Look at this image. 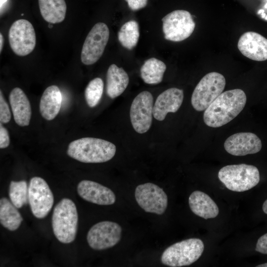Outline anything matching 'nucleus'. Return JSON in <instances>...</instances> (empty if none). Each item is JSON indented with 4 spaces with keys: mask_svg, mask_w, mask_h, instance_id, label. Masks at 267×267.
I'll use <instances>...</instances> for the list:
<instances>
[{
    "mask_svg": "<svg viewBox=\"0 0 267 267\" xmlns=\"http://www.w3.org/2000/svg\"><path fill=\"white\" fill-rule=\"evenodd\" d=\"M9 197L11 202L21 208L29 202L28 187L25 180L11 181L9 185Z\"/></svg>",
    "mask_w": 267,
    "mask_h": 267,
    "instance_id": "a878e982",
    "label": "nucleus"
},
{
    "mask_svg": "<svg viewBox=\"0 0 267 267\" xmlns=\"http://www.w3.org/2000/svg\"><path fill=\"white\" fill-rule=\"evenodd\" d=\"M184 97L183 90L172 88L162 92L157 97L153 108L154 118L160 121L165 119L168 113H175L180 108Z\"/></svg>",
    "mask_w": 267,
    "mask_h": 267,
    "instance_id": "f3484780",
    "label": "nucleus"
},
{
    "mask_svg": "<svg viewBox=\"0 0 267 267\" xmlns=\"http://www.w3.org/2000/svg\"><path fill=\"white\" fill-rule=\"evenodd\" d=\"M255 250L262 254H267V233L258 239Z\"/></svg>",
    "mask_w": 267,
    "mask_h": 267,
    "instance_id": "c756f323",
    "label": "nucleus"
},
{
    "mask_svg": "<svg viewBox=\"0 0 267 267\" xmlns=\"http://www.w3.org/2000/svg\"><path fill=\"white\" fill-rule=\"evenodd\" d=\"M77 192L84 200L99 205H112L116 201V196L110 189L91 180L81 181Z\"/></svg>",
    "mask_w": 267,
    "mask_h": 267,
    "instance_id": "dca6fc26",
    "label": "nucleus"
},
{
    "mask_svg": "<svg viewBox=\"0 0 267 267\" xmlns=\"http://www.w3.org/2000/svg\"><path fill=\"white\" fill-rule=\"evenodd\" d=\"M109 38L106 24L98 22L91 28L84 43L81 54L82 62L87 65L96 62L102 55Z\"/></svg>",
    "mask_w": 267,
    "mask_h": 267,
    "instance_id": "6e6552de",
    "label": "nucleus"
},
{
    "mask_svg": "<svg viewBox=\"0 0 267 267\" xmlns=\"http://www.w3.org/2000/svg\"><path fill=\"white\" fill-rule=\"evenodd\" d=\"M8 40L12 51L24 56L31 53L36 44V36L32 24L26 19L14 21L8 32Z\"/></svg>",
    "mask_w": 267,
    "mask_h": 267,
    "instance_id": "9d476101",
    "label": "nucleus"
},
{
    "mask_svg": "<svg viewBox=\"0 0 267 267\" xmlns=\"http://www.w3.org/2000/svg\"><path fill=\"white\" fill-rule=\"evenodd\" d=\"M153 97L148 91L139 93L133 100L130 111V119L134 130L144 134L150 128L152 122Z\"/></svg>",
    "mask_w": 267,
    "mask_h": 267,
    "instance_id": "ddd939ff",
    "label": "nucleus"
},
{
    "mask_svg": "<svg viewBox=\"0 0 267 267\" xmlns=\"http://www.w3.org/2000/svg\"><path fill=\"white\" fill-rule=\"evenodd\" d=\"M129 8L132 10H137L145 7L148 0H125Z\"/></svg>",
    "mask_w": 267,
    "mask_h": 267,
    "instance_id": "7c9ffc66",
    "label": "nucleus"
},
{
    "mask_svg": "<svg viewBox=\"0 0 267 267\" xmlns=\"http://www.w3.org/2000/svg\"><path fill=\"white\" fill-rule=\"evenodd\" d=\"M135 198L146 212L162 215L168 206V197L157 185L147 182L138 185L135 190Z\"/></svg>",
    "mask_w": 267,
    "mask_h": 267,
    "instance_id": "f8f14e48",
    "label": "nucleus"
},
{
    "mask_svg": "<svg viewBox=\"0 0 267 267\" xmlns=\"http://www.w3.org/2000/svg\"><path fill=\"white\" fill-rule=\"evenodd\" d=\"M247 97L241 89L222 92L205 110L203 120L210 127L222 126L234 119L243 109Z\"/></svg>",
    "mask_w": 267,
    "mask_h": 267,
    "instance_id": "f257e3e1",
    "label": "nucleus"
},
{
    "mask_svg": "<svg viewBox=\"0 0 267 267\" xmlns=\"http://www.w3.org/2000/svg\"><path fill=\"white\" fill-rule=\"evenodd\" d=\"M78 215L76 206L70 199L64 198L56 204L52 215L54 235L61 243L69 244L76 238Z\"/></svg>",
    "mask_w": 267,
    "mask_h": 267,
    "instance_id": "7ed1b4c3",
    "label": "nucleus"
},
{
    "mask_svg": "<svg viewBox=\"0 0 267 267\" xmlns=\"http://www.w3.org/2000/svg\"><path fill=\"white\" fill-rule=\"evenodd\" d=\"M41 14L51 24L62 22L65 19L67 6L65 0H38Z\"/></svg>",
    "mask_w": 267,
    "mask_h": 267,
    "instance_id": "4be33fe9",
    "label": "nucleus"
},
{
    "mask_svg": "<svg viewBox=\"0 0 267 267\" xmlns=\"http://www.w3.org/2000/svg\"><path fill=\"white\" fill-rule=\"evenodd\" d=\"M163 32L166 40L172 42L183 41L192 34L195 23L191 13L185 10H175L162 19Z\"/></svg>",
    "mask_w": 267,
    "mask_h": 267,
    "instance_id": "0eeeda50",
    "label": "nucleus"
},
{
    "mask_svg": "<svg viewBox=\"0 0 267 267\" xmlns=\"http://www.w3.org/2000/svg\"><path fill=\"white\" fill-rule=\"evenodd\" d=\"M262 209L264 212L267 215V199L264 202Z\"/></svg>",
    "mask_w": 267,
    "mask_h": 267,
    "instance_id": "473e14b6",
    "label": "nucleus"
},
{
    "mask_svg": "<svg viewBox=\"0 0 267 267\" xmlns=\"http://www.w3.org/2000/svg\"><path fill=\"white\" fill-rule=\"evenodd\" d=\"M11 119V113L7 102L5 101L2 91H0V121L1 123H7Z\"/></svg>",
    "mask_w": 267,
    "mask_h": 267,
    "instance_id": "cd10ccee",
    "label": "nucleus"
},
{
    "mask_svg": "<svg viewBox=\"0 0 267 267\" xmlns=\"http://www.w3.org/2000/svg\"><path fill=\"white\" fill-rule=\"evenodd\" d=\"M6 1V0H0V7H1V5Z\"/></svg>",
    "mask_w": 267,
    "mask_h": 267,
    "instance_id": "f704fd0d",
    "label": "nucleus"
},
{
    "mask_svg": "<svg viewBox=\"0 0 267 267\" xmlns=\"http://www.w3.org/2000/svg\"><path fill=\"white\" fill-rule=\"evenodd\" d=\"M116 151V146L110 141L95 137H83L71 142L67 153L81 162L99 163L111 160Z\"/></svg>",
    "mask_w": 267,
    "mask_h": 267,
    "instance_id": "f03ea898",
    "label": "nucleus"
},
{
    "mask_svg": "<svg viewBox=\"0 0 267 267\" xmlns=\"http://www.w3.org/2000/svg\"><path fill=\"white\" fill-rule=\"evenodd\" d=\"M122 227L116 222L111 221L99 222L89 229L87 239L90 248L102 250L111 248L120 240Z\"/></svg>",
    "mask_w": 267,
    "mask_h": 267,
    "instance_id": "9b49d317",
    "label": "nucleus"
},
{
    "mask_svg": "<svg viewBox=\"0 0 267 267\" xmlns=\"http://www.w3.org/2000/svg\"><path fill=\"white\" fill-rule=\"evenodd\" d=\"M224 147L229 154L242 156L259 152L262 148V142L254 133H238L230 135L225 140Z\"/></svg>",
    "mask_w": 267,
    "mask_h": 267,
    "instance_id": "4468645a",
    "label": "nucleus"
},
{
    "mask_svg": "<svg viewBox=\"0 0 267 267\" xmlns=\"http://www.w3.org/2000/svg\"><path fill=\"white\" fill-rule=\"evenodd\" d=\"M188 203L194 214L205 220L214 218L219 214V209L216 203L203 192L193 191L189 197Z\"/></svg>",
    "mask_w": 267,
    "mask_h": 267,
    "instance_id": "6ab92c4d",
    "label": "nucleus"
},
{
    "mask_svg": "<svg viewBox=\"0 0 267 267\" xmlns=\"http://www.w3.org/2000/svg\"><path fill=\"white\" fill-rule=\"evenodd\" d=\"M104 88V83L100 78H95L90 81L85 90L86 102L89 107L96 106L100 101Z\"/></svg>",
    "mask_w": 267,
    "mask_h": 267,
    "instance_id": "bb28decb",
    "label": "nucleus"
},
{
    "mask_svg": "<svg viewBox=\"0 0 267 267\" xmlns=\"http://www.w3.org/2000/svg\"><path fill=\"white\" fill-rule=\"evenodd\" d=\"M0 51L1 52L3 44V37L1 33L0 34Z\"/></svg>",
    "mask_w": 267,
    "mask_h": 267,
    "instance_id": "2f4dec72",
    "label": "nucleus"
},
{
    "mask_svg": "<svg viewBox=\"0 0 267 267\" xmlns=\"http://www.w3.org/2000/svg\"><path fill=\"white\" fill-rule=\"evenodd\" d=\"M139 35L138 23L135 20H130L121 27L118 33V39L123 47L132 49L136 45Z\"/></svg>",
    "mask_w": 267,
    "mask_h": 267,
    "instance_id": "393cba45",
    "label": "nucleus"
},
{
    "mask_svg": "<svg viewBox=\"0 0 267 267\" xmlns=\"http://www.w3.org/2000/svg\"><path fill=\"white\" fill-rule=\"evenodd\" d=\"M18 208L7 198L0 199V222L5 228L15 231L20 226L23 218Z\"/></svg>",
    "mask_w": 267,
    "mask_h": 267,
    "instance_id": "5701e85b",
    "label": "nucleus"
},
{
    "mask_svg": "<svg viewBox=\"0 0 267 267\" xmlns=\"http://www.w3.org/2000/svg\"><path fill=\"white\" fill-rule=\"evenodd\" d=\"M166 70V64L156 58H150L145 61L140 68V76L144 83L156 85L163 80Z\"/></svg>",
    "mask_w": 267,
    "mask_h": 267,
    "instance_id": "b1692460",
    "label": "nucleus"
},
{
    "mask_svg": "<svg viewBox=\"0 0 267 267\" xmlns=\"http://www.w3.org/2000/svg\"><path fill=\"white\" fill-rule=\"evenodd\" d=\"M10 143L9 136L8 131L0 124V148L1 149L7 147Z\"/></svg>",
    "mask_w": 267,
    "mask_h": 267,
    "instance_id": "c85d7f7f",
    "label": "nucleus"
},
{
    "mask_svg": "<svg viewBox=\"0 0 267 267\" xmlns=\"http://www.w3.org/2000/svg\"><path fill=\"white\" fill-rule=\"evenodd\" d=\"M237 47L241 53L253 60H267V39L258 33L247 32L239 38Z\"/></svg>",
    "mask_w": 267,
    "mask_h": 267,
    "instance_id": "2eb2a0df",
    "label": "nucleus"
},
{
    "mask_svg": "<svg viewBox=\"0 0 267 267\" xmlns=\"http://www.w3.org/2000/svg\"><path fill=\"white\" fill-rule=\"evenodd\" d=\"M62 96L59 88L55 85L47 87L44 91L40 103L42 116L46 120H53L58 114Z\"/></svg>",
    "mask_w": 267,
    "mask_h": 267,
    "instance_id": "aec40b11",
    "label": "nucleus"
},
{
    "mask_svg": "<svg viewBox=\"0 0 267 267\" xmlns=\"http://www.w3.org/2000/svg\"><path fill=\"white\" fill-rule=\"evenodd\" d=\"M9 100L16 123L20 126H27L30 123L32 111L30 101L23 90L14 88L10 92Z\"/></svg>",
    "mask_w": 267,
    "mask_h": 267,
    "instance_id": "a211bd4d",
    "label": "nucleus"
},
{
    "mask_svg": "<svg viewBox=\"0 0 267 267\" xmlns=\"http://www.w3.org/2000/svg\"><path fill=\"white\" fill-rule=\"evenodd\" d=\"M129 83V77L123 68L111 64L106 74V92L111 98L120 95L126 89Z\"/></svg>",
    "mask_w": 267,
    "mask_h": 267,
    "instance_id": "412c9836",
    "label": "nucleus"
},
{
    "mask_svg": "<svg viewBox=\"0 0 267 267\" xmlns=\"http://www.w3.org/2000/svg\"><path fill=\"white\" fill-rule=\"evenodd\" d=\"M257 267H267V263L259 265L256 266Z\"/></svg>",
    "mask_w": 267,
    "mask_h": 267,
    "instance_id": "72a5a7b5",
    "label": "nucleus"
},
{
    "mask_svg": "<svg viewBox=\"0 0 267 267\" xmlns=\"http://www.w3.org/2000/svg\"><path fill=\"white\" fill-rule=\"evenodd\" d=\"M218 178L228 189L236 192H243L252 188L260 179L258 168L245 164L222 167L219 171Z\"/></svg>",
    "mask_w": 267,
    "mask_h": 267,
    "instance_id": "20e7f679",
    "label": "nucleus"
},
{
    "mask_svg": "<svg viewBox=\"0 0 267 267\" xmlns=\"http://www.w3.org/2000/svg\"><path fill=\"white\" fill-rule=\"evenodd\" d=\"M204 249V243L200 239L184 240L166 249L161 256V262L172 267L189 266L199 259Z\"/></svg>",
    "mask_w": 267,
    "mask_h": 267,
    "instance_id": "39448f33",
    "label": "nucleus"
},
{
    "mask_svg": "<svg viewBox=\"0 0 267 267\" xmlns=\"http://www.w3.org/2000/svg\"><path fill=\"white\" fill-rule=\"evenodd\" d=\"M28 199L31 212L38 219L45 218L54 203V196L48 184L39 177H34L30 179Z\"/></svg>",
    "mask_w": 267,
    "mask_h": 267,
    "instance_id": "1a4fd4ad",
    "label": "nucleus"
},
{
    "mask_svg": "<svg viewBox=\"0 0 267 267\" xmlns=\"http://www.w3.org/2000/svg\"><path fill=\"white\" fill-rule=\"evenodd\" d=\"M225 86L224 76L218 72L207 74L195 88L191 99L193 108L197 111L205 110L222 92Z\"/></svg>",
    "mask_w": 267,
    "mask_h": 267,
    "instance_id": "423d86ee",
    "label": "nucleus"
}]
</instances>
